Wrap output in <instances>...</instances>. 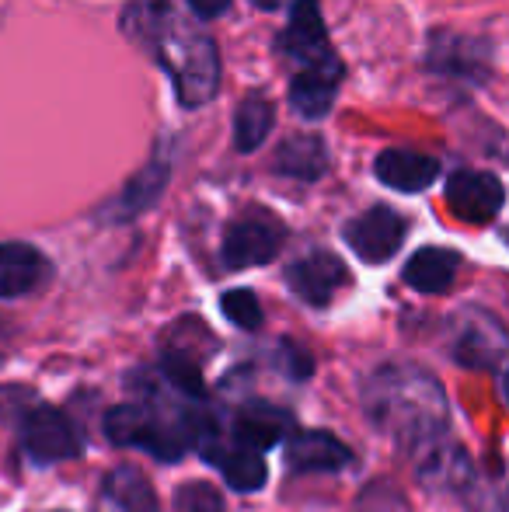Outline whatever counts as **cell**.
<instances>
[{
  "mask_svg": "<svg viewBox=\"0 0 509 512\" xmlns=\"http://www.w3.org/2000/svg\"><path fill=\"white\" fill-rule=\"evenodd\" d=\"M220 464V471H224L227 485L234 488V492H258V488L265 485V460L258 457L252 450H238V453H227V457H213Z\"/></svg>",
  "mask_w": 509,
  "mask_h": 512,
  "instance_id": "19",
  "label": "cell"
},
{
  "mask_svg": "<svg viewBox=\"0 0 509 512\" xmlns=\"http://www.w3.org/2000/svg\"><path fill=\"white\" fill-rule=\"evenodd\" d=\"M175 509L178 512H220L224 509V502H220V495L213 492L206 481H189V485L178 488Z\"/></svg>",
  "mask_w": 509,
  "mask_h": 512,
  "instance_id": "23",
  "label": "cell"
},
{
  "mask_svg": "<svg viewBox=\"0 0 509 512\" xmlns=\"http://www.w3.org/2000/svg\"><path fill=\"white\" fill-rule=\"evenodd\" d=\"M377 178L387 185V189H398V192H422L436 182L440 175V161L429 154H419V150H381V157L374 161Z\"/></svg>",
  "mask_w": 509,
  "mask_h": 512,
  "instance_id": "10",
  "label": "cell"
},
{
  "mask_svg": "<svg viewBox=\"0 0 509 512\" xmlns=\"http://www.w3.org/2000/svg\"><path fill=\"white\" fill-rule=\"evenodd\" d=\"M272 126H276V108L265 95H252L241 98L238 112H234V147L241 150V154H252L265 143V136L272 133Z\"/></svg>",
  "mask_w": 509,
  "mask_h": 512,
  "instance_id": "17",
  "label": "cell"
},
{
  "mask_svg": "<svg viewBox=\"0 0 509 512\" xmlns=\"http://www.w3.org/2000/svg\"><path fill=\"white\" fill-rule=\"evenodd\" d=\"M49 279V262L32 244H0V297H25Z\"/></svg>",
  "mask_w": 509,
  "mask_h": 512,
  "instance_id": "11",
  "label": "cell"
},
{
  "mask_svg": "<svg viewBox=\"0 0 509 512\" xmlns=\"http://www.w3.org/2000/svg\"><path fill=\"white\" fill-rule=\"evenodd\" d=\"M168 178H171V164L164 161V157H154V161H150L140 175L129 178L126 189L105 206V216H109V220H133V216L147 213V209L164 196Z\"/></svg>",
  "mask_w": 509,
  "mask_h": 512,
  "instance_id": "12",
  "label": "cell"
},
{
  "mask_svg": "<svg viewBox=\"0 0 509 512\" xmlns=\"http://www.w3.org/2000/svg\"><path fill=\"white\" fill-rule=\"evenodd\" d=\"M283 356H286V366H290L286 373H293V377H307V373H311V359H307L293 342L283 345Z\"/></svg>",
  "mask_w": 509,
  "mask_h": 512,
  "instance_id": "24",
  "label": "cell"
},
{
  "mask_svg": "<svg viewBox=\"0 0 509 512\" xmlns=\"http://www.w3.org/2000/svg\"><path fill=\"white\" fill-rule=\"evenodd\" d=\"M255 7H262V11H276V7H283L286 0H252Z\"/></svg>",
  "mask_w": 509,
  "mask_h": 512,
  "instance_id": "26",
  "label": "cell"
},
{
  "mask_svg": "<svg viewBox=\"0 0 509 512\" xmlns=\"http://www.w3.org/2000/svg\"><path fill=\"white\" fill-rule=\"evenodd\" d=\"M105 436L116 446H143L161 460H178L185 450V439L171 432L168 425L154 422L147 408L116 405L105 415Z\"/></svg>",
  "mask_w": 509,
  "mask_h": 512,
  "instance_id": "3",
  "label": "cell"
},
{
  "mask_svg": "<svg viewBox=\"0 0 509 512\" xmlns=\"http://www.w3.org/2000/svg\"><path fill=\"white\" fill-rule=\"evenodd\" d=\"M105 495L123 512H157V495L136 467H119L105 478Z\"/></svg>",
  "mask_w": 509,
  "mask_h": 512,
  "instance_id": "18",
  "label": "cell"
},
{
  "mask_svg": "<svg viewBox=\"0 0 509 512\" xmlns=\"http://www.w3.org/2000/svg\"><path fill=\"white\" fill-rule=\"evenodd\" d=\"M283 248V227L269 213L241 216L224 234V265L227 269H252L265 265Z\"/></svg>",
  "mask_w": 509,
  "mask_h": 512,
  "instance_id": "4",
  "label": "cell"
},
{
  "mask_svg": "<svg viewBox=\"0 0 509 512\" xmlns=\"http://www.w3.org/2000/svg\"><path fill=\"white\" fill-rule=\"evenodd\" d=\"M286 283L297 293L304 304L311 307H325L332 304V297L349 283V272L342 265V258H335L332 251H311L300 262L290 265L286 272Z\"/></svg>",
  "mask_w": 509,
  "mask_h": 512,
  "instance_id": "9",
  "label": "cell"
},
{
  "mask_svg": "<svg viewBox=\"0 0 509 512\" xmlns=\"http://www.w3.org/2000/svg\"><path fill=\"white\" fill-rule=\"evenodd\" d=\"M21 439H25L28 457L39 464H56V460H70L81 453V432L56 408H35L25 418Z\"/></svg>",
  "mask_w": 509,
  "mask_h": 512,
  "instance_id": "7",
  "label": "cell"
},
{
  "mask_svg": "<svg viewBox=\"0 0 509 512\" xmlns=\"http://www.w3.org/2000/svg\"><path fill=\"white\" fill-rule=\"evenodd\" d=\"M220 307H224L227 321L238 324V328H245V331L262 328V307H258V297H255L252 290H231V293H224Z\"/></svg>",
  "mask_w": 509,
  "mask_h": 512,
  "instance_id": "20",
  "label": "cell"
},
{
  "mask_svg": "<svg viewBox=\"0 0 509 512\" xmlns=\"http://www.w3.org/2000/svg\"><path fill=\"white\" fill-rule=\"evenodd\" d=\"M426 67L443 77L485 81V74H489V42H478V39L454 35V32H433L429 35Z\"/></svg>",
  "mask_w": 509,
  "mask_h": 512,
  "instance_id": "8",
  "label": "cell"
},
{
  "mask_svg": "<svg viewBox=\"0 0 509 512\" xmlns=\"http://www.w3.org/2000/svg\"><path fill=\"white\" fill-rule=\"evenodd\" d=\"M119 28L129 42L154 56L161 70H168L175 84V98L182 108H199L213 102L220 91V53L217 42L196 28L192 21H182L171 11L168 0H136L123 11Z\"/></svg>",
  "mask_w": 509,
  "mask_h": 512,
  "instance_id": "1",
  "label": "cell"
},
{
  "mask_svg": "<svg viewBox=\"0 0 509 512\" xmlns=\"http://www.w3.org/2000/svg\"><path fill=\"white\" fill-rule=\"evenodd\" d=\"M192 14L203 21H213L220 18V14H227V7H231V0H189Z\"/></svg>",
  "mask_w": 509,
  "mask_h": 512,
  "instance_id": "25",
  "label": "cell"
},
{
  "mask_svg": "<svg viewBox=\"0 0 509 512\" xmlns=\"http://www.w3.org/2000/svg\"><path fill=\"white\" fill-rule=\"evenodd\" d=\"M164 377H168L178 391L192 394V398H199V394H203V373H199L196 363H192V359H185L182 352H168V356H164Z\"/></svg>",
  "mask_w": 509,
  "mask_h": 512,
  "instance_id": "21",
  "label": "cell"
},
{
  "mask_svg": "<svg viewBox=\"0 0 509 512\" xmlns=\"http://www.w3.org/2000/svg\"><path fill=\"white\" fill-rule=\"evenodd\" d=\"M503 391H506V401H509V373L503 377Z\"/></svg>",
  "mask_w": 509,
  "mask_h": 512,
  "instance_id": "27",
  "label": "cell"
},
{
  "mask_svg": "<svg viewBox=\"0 0 509 512\" xmlns=\"http://www.w3.org/2000/svg\"><path fill=\"white\" fill-rule=\"evenodd\" d=\"M353 460L349 446L332 432H297L286 446V464L293 471H339Z\"/></svg>",
  "mask_w": 509,
  "mask_h": 512,
  "instance_id": "13",
  "label": "cell"
},
{
  "mask_svg": "<svg viewBox=\"0 0 509 512\" xmlns=\"http://www.w3.org/2000/svg\"><path fill=\"white\" fill-rule=\"evenodd\" d=\"M461 269V255L450 248H422L408 258L405 283L419 293H447Z\"/></svg>",
  "mask_w": 509,
  "mask_h": 512,
  "instance_id": "16",
  "label": "cell"
},
{
  "mask_svg": "<svg viewBox=\"0 0 509 512\" xmlns=\"http://www.w3.org/2000/svg\"><path fill=\"white\" fill-rule=\"evenodd\" d=\"M346 70H304L290 81V105L300 119H325L339 95V81Z\"/></svg>",
  "mask_w": 509,
  "mask_h": 512,
  "instance_id": "14",
  "label": "cell"
},
{
  "mask_svg": "<svg viewBox=\"0 0 509 512\" xmlns=\"http://www.w3.org/2000/svg\"><path fill=\"white\" fill-rule=\"evenodd\" d=\"M272 168L286 178H297V182H318L328 171V147L321 136L304 133L290 136V140L279 143L276 157H272Z\"/></svg>",
  "mask_w": 509,
  "mask_h": 512,
  "instance_id": "15",
  "label": "cell"
},
{
  "mask_svg": "<svg viewBox=\"0 0 509 512\" xmlns=\"http://www.w3.org/2000/svg\"><path fill=\"white\" fill-rule=\"evenodd\" d=\"M405 220L394 213L391 206H374L360 213L356 220L346 223V244L363 258L367 265H384L398 255L401 241H405Z\"/></svg>",
  "mask_w": 509,
  "mask_h": 512,
  "instance_id": "5",
  "label": "cell"
},
{
  "mask_svg": "<svg viewBox=\"0 0 509 512\" xmlns=\"http://www.w3.org/2000/svg\"><path fill=\"white\" fill-rule=\"evenodd\" d=\"M238 443H241V450H252V453L269 450V446L279 443V425L265 422V418H255V415L241 418L238 422Z\"/></svg>",
  "mask_w": 509,
  "mask_h": 512,
  "instance_id": "22",
  "label": "cell"
},
{
  "mask_svg": "<svg viewBox=\"0 0 509 512\" xmlns=\"http://www.w3.org/2000/svg\"><path fill=\"white\" fill-rule=\"evenodd\" d=\"M450 213L464 223H489L499 216V209L506 203V189L496 175H485V171H454L447 178V189H443Z\"/></svg>",
  "mask_w": 509,
  "mask_h": 512,
  "instance_id": "6",
  "label": "cell"
},
{
  "mask_svg": "<svg viewBox=\"0 0 509 512\" xmlns=\"http://www.w3.org/2000/svg\"><path fill=\"white\" fill-rule=\"evenodd\" d=\"M276 46L297 67V74H304V70H346L332 49L318 0H293L290 25L283 28Z\"/></svg>",
  "mask_w": 509,
  "mask_h": 512,
  "instance_id": "2",
  "label": "cell"
}]
</instances>
